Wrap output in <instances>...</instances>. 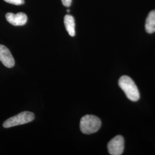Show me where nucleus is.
I'll return each mask as SVG.
<instances>
[{"instance_id":"obj_6","label":"nucleus","mask_w":155,"mask_h":155,"mask_svg":"<svg viewBox=\"0 0 155 155\" xmlns=\"http://www.w3.org/2000/svg\"><path fill=\"white\" fill-rule=\"evenodd\" d=\"M6 20L15 26L24 25L27 21V16L22 12H20L17 14L12 13H8L6 14Z\"/></svg>"},{"instance_id":"obj_10","label":"nucleus","mask_w":155,"mask_h":155,"mask_svg":"<svg viewBox=\"0 0 155 155\" xmlns=\"http://www.w3.org/2000/svg\"><path fill=\"white\" fill-rule=\"evenodd\" d=\"M62 4L64 6L66 7H70L71 5L72 0H61Z\"/></svg>"},{"instance_id":"obj_1","label":"nucleus","mask_w":155,"mask_h":155,"mask_svg":"<svg viewBox=\"0 0 155 155\" xmlns=\"http://www.w3.org/2000/svg\"><path fill=\"white\" fill-rule=\"evenodd\" d=\"M118 84L128 99L133 102H136L140 99L139 90L132 78L127 75L122 76L119 79Z\"/></svg>"},{"instance_id":"obj_11","label":"nucleus","mask_w":155,"mask_h":155,"mask_svg":"<svg viewBox=\"0 0 155 155\" xmlns=\"http://www.w3.org/2000/svg\"><path fill=\"white\" fill-rule=\"evenodd\" d=\"M67 12L68 13H69V12H70V10H69V9H67Z\"/></svg>"},{"instance_id":"obj_8","label":"nucleus","mask_w":155,"mask_h":155,"mask_svg":"<svg viewBox=\"0 0 155 155\" xmlns=\"http://www.w3.org/2000/svg\"><path fill=\"white\" fill-rule=\"evenodd\" d=\"M145 30L148 33L155 32V11L150 12L145 21Z\"/></svg>"},{"instance_id":"obj_2","label":"nucleus","mask_w":155,"mask_h":155,"mask_svg":"<svg viewBox=\"0 0 155 155\" xmlns=\"http://www.w3.org/2000/svg\"><path fill=\"white\" fill-rule=\"evenodd\" d=\"M101 126L100 118L93 115H86L80 121V129L82 133L90 134L97 132Z\"/></svg>"},{"instance_id":"obj_3","label":"nucleus","mask_w":155,"mask_h":155,"mask_svg":"<svg viewBox=\"0 0 155 155\" xmlns=\"http://www.w3.org/2000/svg\"><path fill=\"white\" fill-rule=\"evenodd\" d=\"M34 119L35 115L33 113L28 111H22L17 115L6 120L3 124V127L5 128H9L17 125H20L31 122Z\"/></svg>"},{"instance_id":"obj_4","label":"nucleus","mask_w":155,"mask_h":155,"mask_svg":"<svg viewBox=\"0 0 155 155\" xmlns=\"http://www.w3.org/2000/svg\"><path fill=\"white\" fill-rule=\"evenodd\" d=\"M107 150L111 155H122L124 150V139L118 135L111 139L107 144Z\"/></svg>"},{"instance_id":"obj_9","label":"nucleus","mask_w":155,"mask_h":155,"mask_svg":"<svg viewBox=\"0 0 155 155\" xmlns=\"http://www.w3.org/2000/svg\"><path fill=\"white\" fill-rule=\"evenodd\" d=\"M4 1L8 3L16 5H22V4H24L25 2L24 0H4Z\"/></svg>"},{"instance_id":"obj_7","label":"nucleus","mask_w":155,"mask_h":155,"mask_svg":"<svg viewBox=\"0 0 155 155\" xmlns=\"http://www.w3.org/2000/svg\"><path fill=\"white\" fill-rule=\"evenodd\" d=\"M64 23L67 32L70 36L74 37L75 35V23L74 17L67 15L64 18Z\"/></svg>"},{"instance_id":"obj_5","label":"nucleus","mask_w":155,"mask_h":155,"mask_svg":"<svg viewBox=\"0 0 155 155\" xmlns=\"http://www.w3.org/2000/svg\"><path fill=\"white\" fill-rule=\"evenodd\" d=\"M0 61L8 68L15 66V59L9 50L4 45H0Z\"/></svg>"}]
</instances>
